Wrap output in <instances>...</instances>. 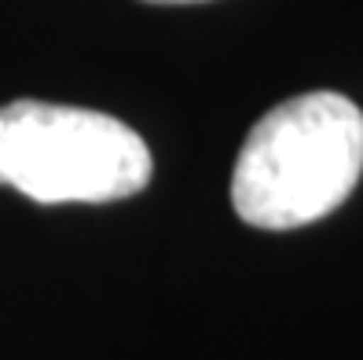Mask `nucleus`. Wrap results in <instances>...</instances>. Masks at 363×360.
Masks as SVG:
<instances>
[{"label":"nucleus","instance_id":"1","mask_svg":"<svg viewBox=\"0 0 363 360\" xmlns=\"http://www.w3.org/2000/svg\"><path fill=\"white\" fill-rule=\"evenodd\" d=\"M363 177V111L341 92H305L250 129L231 173L246 224L286 231L334 214Z\"/></svg>","mask_w":363,"mask_h":360},{"label":"nucleus","instance_id":"2","mask_svg":"<svg viewBox=\"0 0 363 360\" xmlns=\"http://www.w3.org/2000/svg\"><path fill=\"white\" fill-rule=\"evenodd\" d=\"M151 177V147L111 114L40 99L0 107V184L33 202H118Z\"/></svg>","mask_w":363,"mask_h":360},{"label":"nucleus","instance_id":"3","mask_svg":"<svg viewBox=\"0 0 363 360\" xmlns=\"http://www.w3.org/2000/svg\"><path fill=\"white\" fill-rule=\"evenodd\" d=\"M147 4H206V0H147Z\"/></svg>","mask_w":363,"mask_h":360}]
</instances>
